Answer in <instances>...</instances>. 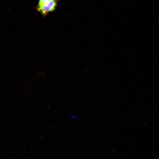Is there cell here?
I'll list each match as a JSON object with an SVG mask.
<instances>
[{
	"label": "cell",
	"instance_id": "6da1fadb",
	"mask_svg": "<svg viewBox=\"0 0 159 159\" xmlns=\"http://www.w3.org/2000/svg\"><path fill=\"white\" fill-rule=\"evenodd\" d=\"M57 2V0H53L42 5L37 6L36 9L42 15L45 16L49 12H52L55 9Z\"/></svg>",
	"mask_w": 159,
	"mask_h": 159
},
{
	"label": "cell",
	"instance_id": "7a4b0ae2",
	"mask_svg": "<svg viewBox=\"0 0 159 159\" xmlns=\"http://www.w3.org/2000/svg\"><path fill=\"white\" fill-rule=\"evenodd\" d=\"M53 0H39L38 5L37 6L42 5L46 3Z\"/></svg>",
	"mask_w": 159,
	"mask_h": 159
},
{
	"label": "cell",
	"instance_id": "3957f363",
	"mask_svg": "<svg viewBox=\"0 0 159 159\" xmlns=\"http://www.w3.org/2000/svg\"><path fill=\"white\" fill-rule=\"evenodd\" d=\"M70 117L72 118L73 119H75L77 121H78L79 119L78 117L75 115H72L70 116Z\"/></svg>",
	"mask_w": 159,
	"mask_h": 159
}]
</instances>
